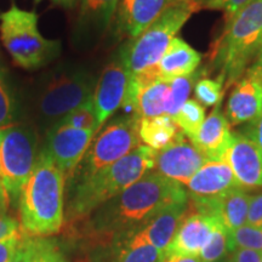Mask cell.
I'll use <instances>...</instances> for the list:
<instances>
[{
    "label": "cell",
    "mask_w": 262,
    "mask_h": 262,
    "mask_svg": "<svg viewBox=\"0 0 262 262\" xmlns=\"http://www.w3.org/2000/svg\"><path fill=\"white\" fill-rule=\"evenodd\" d=\"M182 201H188L182 185L155 171L148 172L84 220L72 225L73 233L89 239L93 245L104 243L114 235L141 227L163 209Z\"/></svg>",
    "instance_id": "1"
},
{
    "label": "cell",
    "mask_w": 262,
    "mask_h": 262,
    "mask_svg": "<svg viewBox=\"0 0 262 262\" xmlns=\"http://www.w3.org/2000/svg\"><path fill=\"white\" fill-rule=\"evenodd\" d=\"M202 62V55L181 38L175 37L157 64L159 79L170 83L180 77L193 74Z\"/></svg>",
    "instance_id": "21"
},
{
    "label": "cell",
    "mask_w": 262,
    "mask_h": 262,
    "mask_svg": "<svg viewBox=\"0 0 262 262\" xmlns=\"http://www.w3.org/2000/svg\"><path fill=\"white\" fill-rule=\"evenodd\" d=\"M163 262H164V261H163Z\"/></svg>",
    "instance_id": "48"
},
{
    "label": "cell",
    "mask_w": 262,
    "mask_h": 262,
    "mask_svg": "<svg viewBox=\"0 0 262 262\" xmlns=\"http://www.w3.org/2000/svg\"><path fill=\"white\" fill-rule=\"evenodd\" d=\"M0 38L15 63L27 71L44 67L61 51L60 41L42 37L38 15L16 5L0 15Z\"/></svg>",
    "instance_id": "7"
},
{
    "label": "cell",
    "mask_w": 262,
    "mask_h": 262,
    "mask_svg": "<svg viewBox=\"0 0 262 262\" xmlns=\"http://www.w3.org/2000/svg\"><path fill=\"white\" fill-rule=\"evenodd\" d=\"M262 45V0H251L232 17L226 18L221 38L215 45L212 64L226 86L241 79L256 58Z\"/></svg>",
    "instance_id": "4"
},
{
    "label": "cell",
    "mask_w": 262,
    "mask_h": 262,
    "mask_svg": "<svg viewBox=\"0 0 262 262\" xmlns=\"http://www.w3.org/2000/svg\"><path fill=\"white\" fill-rule=\"evenodd\" d=\"M10 208V201L8 193H6L4 180H3V170H2V163H0V216L8 215Z\"/></svg>",
    "instance_id": "39"
},
{
    "label": "cell",
    "mask_w": 262,
    "mask_h": 262,
    "mask_svg": "<svg viewBox=\"0 0 262 262\" xmlns=\"http://www.w3.org/2000/svg\"><path fill=\"white\" fill-rule=\"evenodd\" d=\"M206 162L209 160L191 141L185 139V134L182 133L172 145L162 150H156L153 171L180 185H186Z\"/></svg>",
    "instance_id": "12"
},
{
    "label": "cell",
    "mask_w": 262,
    "mask_h": 262,
    "mask_svg": "<svg viewBox=\"0 0 262 262\" xmlns=\"http://www.w3.org/2000/svg\"><path fill=\"white\" fill-rule=\"evenodd\" d=\"M131 74L118 56L106 66L95 88L93 102L96 111L98 124H103L111 116L123 107L129 90Z\"/></svg>",
    "instance_id": "11"
},
{
    "label": "cell",
    "mask_w": 262,
    "mask_h": 262,
    "mask_svg": "<svg viewBox=\"0 0 262 262\" xmlns=\"http://www.w3.org/2000/svg\"><path fill=\"white\" fill-rule=\"evenodd\" d=\"M96 133L93 130H80L57 123L47 131L45 149L58 168L63 172L66 181L83 159Z\"/></svg>",
    "instance_id": "10"
},
{
    "label": "cell",
    "mask_w": 262,
    "mask_h": 262,
    "mask_svg": "<svg viewBox=\"0 0 262 262\" xmlns=\"http://www.w3.org/2000/svg\"><path fill=\"white\" fill-rule=\"evenodd\" d=\"M186 187L188 198L210 199L241 186L228 164L209 160L189 179Z\"/></svg>",
    "instance_id": "18"
},
{
    "label": "cell",
    "mask_w": 262,
    "mask_h": 262,
    "mask_svg": "<svg viewBox=\"0 0 262 262\" xmlns=\"http://www.w3.org/2000/svg\"><path fill=\"white\" fill-rule=\"evenodd\" d=\"M96 79L86 68L64 66L50 73L35 98L39 123L50 129L78 107L93 100Z\"/></svg>",
    "instance_id": "6"
},
{
    "label": "cell",
    "mask_w": 262,
    "mask_h": 262,
    "mask_svg": "<svg viewBox=\"0 0 262 262\" xmlns=\"http://www.w3.org/2000/svg\"><path fill=\"white\" fill-rule=\"evenodd\" d=\"M179 129L191 141L205 120V107L196 100H188L172 118Z\"/></svg>",
    "instance_id": "25"
},
{
    "label": "cell",
    "mask_w": 262,
    "mask_h": 262,
    "mask_svg": "<svg viewBox=\"0 0 262 262\" xmlns=\"http://www.w3.org/2000/svg\"><path fill=\"white\" fill-rule=\"evenodd\" d=\"M18 118V101L11 85L0 70V127L12 125Z\"/></svg>",
    "instance_id": "28"
},
{
    "label": "cell",
    "mask_w": 262,
    "mask_h": 262,
    "mask_svg": "<svg viewBox=\"0 0 262 262\" xmlns=\"http://www.w3.org/2000/svg\"><path fill=\"white\" fill-rule=\"evenodd\" d=\"M44 242V238L28 237L21 233V239L9 262H35Z\"/></svg>",
    "instance_id": "31"
},
{
    "label": "cell",
    "mask_w": 262,
    "mask_h": 262,
    "mask_svg": "<svg viewBox=\"0 0 262 262\" xmlns=\"http://www.w3.org/2000/svg\"><path fill=\"white\" fill-rule=\"evenodd\" d=\"M194 2L199 10H217V11L225 12L226 18H228L237 14L239 10L248 5L251 0H194Z\"/></svg>",
    "instance_id": "33"
},
{
    "label": "cell",
    "mask_w": 262,
    "mask_h": 262,
    "mask_svg": "<svg viewBox=\"0 0 262 262\" xmlns=\"http://www.w3.org/2000/svg\"><path fill=\"white\" fill-rule=\"evenodd\" d=\"M247 224L255 227H262V192L251 195Z\"/></svg>",
    "instance_id": "34"
},
{
    "label": "cell",
    "mask_w": 262,
    "mask_h": 262,
    "mask_svg": "<svg viewBox=\"0 0 262 262\" xmlns=\"http://www.w3.org/2000/svg\"><path fill=\"white\" fill-rule=\"evenodd\" d=\"M52 2H54L55 4L64 6V8H73L75 4L79 3V0H52Z\"/></svg>",
    "instance_id": "41"
},
{
    "label": "cell",
    "mask_w": 262,
    "mask_h": 262,
    "mask_svg": "<svg viewBox=\"0 0 262 262\" xmlns=\"http://www.w3.org/2000/svg\"><path fill=\"white\" fill-rule=\"evenodd\" d=\"M21 234V227L17 219L10 215L0 216V242Z\"/></svg>",
    "instance_id": "35"
},
{
    "label": "cell",
    "mask_w": 262,
    "mask_h": 262,
    "mask_svg": "<svg viewBox=\"0 0 262 262\" xmlns=\"http://www.w3.org/2000/svg\"><path fill=\"white\" fill-rule=\"evenodd\" d=\"M228 255V232L219 219L214 231H212L208 243L203 248L199 257L203 262H214L224 260Z\"/></svg>",
    "instance_id": "26"
},
{
    "label": "cell",
    "mask_w": 262,
    "mask_h": 262,
    "mask_svg": "<svg viewBox=\"0 0 262 262\" xmlns=\"http://www.w3.org/2000/svg\"><path fill=\"white\" fill-rule=\"evenodd\" d=\"M250 68H253L254 71H256L258 74L261 75V78H262V63L261 64H255V63H253L250 66Z\"/></svg>",
    "instance_id": "43"
},
{
    "label": "cell",
    "mask_w": 262,
    "mask_h": 262,
    "mask_svg": "<svg viewBox=\"0 0 262 262\" xmlns=\"http://www.w3.org/2000/svg\"><path fill=\"white\" fill-rule=\"evenodd\" d=\"M164 258L165 253L125 233L93 245L89 253V262H163Z\"/></svg>",
    "instance_id": "16"
},
{
    "label": "cell",
    "mask_w": 262,
    "mask_h": 262,
    "mask_svg": "<svg viewBox=\"0 0 262 262\" xmlns=\"http://www.w3.org/2000/svg\"><path fill=\"white\" fill-rule=\"evenodd\" d=\"M254 63H255V64H261V63H262V45H261L260 50H258V52H257L256 58H255Z\"/></svg>",
    "instance_id": "42"
},
{
    "label": "cell",
    "mask_w": 262,
    "mask_h": 262,
    "mask_svg": "<svg viewBox=\"0 0 262 262\" xmlns=\"http://www.w3.org/2000/svg\"><path fill=\"white\" fill-rule=\"evenodd\" d=\"M203 74L205 75V70L194 72L193 74L176 78L170 81L168 102H166V116L173 118L178 114L183 104L188 101L192 88L194 86L196 81L202 79Z\"/></svg>",
    "instance_id": "24"
},
{
    "label": "cell",
    "mask_w": 262,
    "mask_h": 262,
    "mask_svg": "<svg viewBox=\"0 0 262 262\" xmlns=\"http://www.w3.org/2000/svg\"><path fill=\"white\" fill-rule=\"evenodd\" d=\"M64 195L63 172L41 148L19 198L21 233L39 238L60 233L64 226Z\"/></svg>",
    "instance_id": "2"
},
{
    "label": "cell",
    "mask_w": 262,
    "mask_h": 262,
    "mask_svg": "<svg viewBox=\"0 0 262 262\" xmlns=\"http://www.w3.org/2000/svg\"><path fill=\"white\" fill-rule=\"evenodd\" d=\"M156 150L141 145L93 178L66 189L64 224L75 225L155 169Z\"/></svg>",
    "instance_id": "3"
},
{
    "label": "cell",
    "mask_w": 262,
    "mask_h": 262,
    "mask_svg": "<svg viewBox=\"0 0 262 262\" xmlns=\"http://www.w3.org/2000/svg\"><path fill=\"white\" fill-rule=\"evenodd\" d=\"M217 220L219 217L206 216L199 212L188 214L181 222L171 243L165 250V256H199L203 248L208 243Z\"/></svg>",
    "instance_id": "17"
},
{
    "label": "cell",
    "mask_w": 262,
    "mask_h": 262,
    "mask_svg": "<svg viewBox=\"0 0 262 262\" xmlns=\"http://www.w3.org/2000/svg\"><path fill=\"white\" fill-rule=\"evenodd\" d=\"M182 131L171 117L163 116L141 118L139 123V136L141 142L155 150H162L172 145Z\"/></svg>",
    "instance_id": "22"
},
{
    "label": "cell",
    "mask_w": 262,
    "mask_h": 262,
    "mask_svg": "<svg viewBox=\"0 0 262 262\" xmlns=\"http://www.w3.org/2000/svg\"><path fill=\"white\" fill-rule=\"evenodd\" d=\"M35 262H71L67 249L56 237H47Z\"/></svg>",
    "instance_id": "32"
},
{
    "label": "cell",
    "mask_w": 262,
    "mask_h": 262,
    "mask_svg": "<svg viewBox=\"0 0 262 262\" xmlns=\"http://www.w3.org/2000/svg\"><path fill=\"white\" fill-rule=\"evenodd\" d=\"M188 201L173 203L168 208L163 209L159 214H157L147 224L139 228L133 229V231L124 232V233L133 239H136V241L152 245L162 253H165L176 231H178L181 222L185 220L186 216L188 215Z\"/></svg>",
    "instance_id": "15"
},
{
    "label": "cell",
    "mask_w": 262,
    "mask_h": 262,
    "mask_svg": "<svg viewBox=\"0 0 262 262\" xmlns=\"http://www.w3.org/2000/svg\"><path fill=\"white\" fill-rule=\"evenodd\" d=\"M224 85L225 80L219 75L216 79L202 78L194 85V95L196 101L205 107L220 106L225 94Z\"/></svg>",
    "instance_id": "29"
},
{
    "label": "cell",
    "mask_w": 262,
    "mask_h": 262,
    "mask_svg": "<svg viewBox=\"0 0 262 262\" xmlns=\"http://www.w3.org/2000/svg\"><path fill=\"white\" fill-rule=\"evenodd\" d=\"M164 262H203L199 256H185V255H170L165 256Z\"/></svg>",
    "instance_id": "40"
},
{
    "label": "cell",
    "mask_w": 262,
    "mask_h": 262,
    "mask_svg": "<svg viewBox=\"0 0 262 262\" xmlns=\"http://www.w3.org/2000/svg\"><path fill=\"white\" fill-rule=\"evenodd\" d=\"M21 234L0 242V262H9L19 243Z\"/></svg>",
    "instance_id": "37"
},
{
    "label": "cell",
    "mask_w": 262,
    "mask_h": 262,
    "mask_svg": "<svg viewBox=\"0 0 262 262\" xmlns=\"http://www.w3.org/2000/svg\"><path fill=\"white\" fill-rule=\"evenodd\" d=\"M173 0H119L117 26L120 33L134 39L149 27Z\"/></svg>",
    "instance_id": "19"
},
{
    "label": "cell",
    "mask_w": 262,
    "mask_h": 262,
    "mask_svg": "<svg viewBox=\"0 0 262 262\" xmlns=\"http://www.w3.org/2000/svg\"><path fill=\"white\" fill-rule=\"evenodd\" d=\"M232 137L233 133H231L227 118L222 114L220 106H216L209 117L205 118L202 127L191 142L208 160L221 162L231 145Z\"/></svg>",
    "instance_id": "20"
},
{
    "label": "cell",
    "mask_w": 262,
    "mask_h": 262,
    "mask_svg": "<svg viewBox=\"0 0 262 262\" xmlns=\"http://www.w3.org/2000/svg\"><path fill=\"white\" fill-rule=\"evenodd\" d=\"M79 28L86 33H100L112 22L119 0H79Z\"/></svg>",
    "instance_id": "23"
},
{
    "label": "cell",
    "mask_w": 262,
    "mask_h": 262,
    "mask_svg": "<svg viewBox=\"0 0 262 262\" xmlns=\"http://www.w3.org/2000/svg\"><path fill=\"white\" fill-rule=\"evenodd\" d=\"M39 156L38 136L31 126L0 127V163L10 206L17 209L22 189Z\"/></svg>",
    "instance_id": "9"
},
{
    "label": "cell",
    "mask_w": 262,
    "mask_h": 262,
    "mask_svg": "<svg viewBox=\"0 0 262 262\" xmlns=\"http://www.w3.org/2000/svg\"><path fill=\"white\" fill-rule=\"evenodd\" d=\"M262 113V78L261 75L249 67L235 83L233 91L229 95L226 106V118L229 125L237 126L241 124L254 122Z\"/></svg>",
    "instance_id": "14"
},
{
    "label": "cell",
    "mask_w": 262,
    "mask_h": 262,
    "mask_svg": "<svg viewBox=\"0 0 262 262\" xmlns=\"http://www.w3.org/2000/svg\"><path fill=\"white\" fill-rule=\"evenodd\" d=\"M261 262H262V258H261Z\"/></svg>",
    "instance_id": "46"
},
{
    "label": "cell",
    "mask_w": 262,
    "mask_h": 262,
    "mask_svg": "<svg viewBox=\"0 0 262 262\" xmlns=\"http://www.w3.org/2000/svg\"><path fill=\"white\" fill-rule=\"evenodd\" d=\"M225 261V258H224V260H219V261H214V262H224Z\"/></svg>",
    "instance_id": "45"
},
{
    "label": "cell",
    "mask_w": 262,
    "mask_h": 262,
    "mask_svg": "<svg viewBox=\"0 0 262 262\" xmlns=\"http://www.w3.org/2000/svg\"><path fill=\"white\" fill-rule=\"evenodd\" d=\"M221 162L228 164L242 188L262 187V150L243 133L233 134Z\"/></svg>",
    "instance_id": "13"
},
{
    "label": "cell",
    "mask_w": 262,
    "mask_h": 262,
    "mask_svg": "<svg viewBox=\"0 0 262 262\" xmlns=\"http://www.w3.org/2000/svg\"><path fill=\"white\" fill-rule=\"evenodd\" d=\"M58 123L66 124V125L75 127V129L93 130L96 134L101 130L93 100L88 101L83 106L78 107L77 110H74L68 116H66Z\"/></svg>",
    "instance_id": "30"
},
{
    "label": "cell",
    "mask_w": 262,
    "mask_h": 262,
    "mask_svg": "<svg viewBox=\"0 0 262 262\" xmlns=\"http://www.w3.org/2000/svg\"><path fill=\"white\" fill-rule=\"evenodd\" d=\"M139 123L137 116L125 114L114 118L98 131L83 159L66 181V189L93 178L141 146Z\"/></svg>",
    "instance_id": "8"
},
{
    "label": "cell",
    "mask_w": 262,
    "mask_h": 262,
    "mask_svg": "<svg viewBox=\"0 0 262 262\" xmlns=\"http://www.w3.org/2000/svg\"><path fill=\"white\" fill-rule=\"evenodd\" d=\"M234 262H261L262 253L250 249H235L231 253Z\"/></svg>",
    "instance_id": "38"
},
{
    "label": "cell",
    "mask_w": 262,
    "mask_h": 262,
    "mask_svg": "<svg viewBox=\"0 0 262 262\" xmlns=\"http://www.w3.org/2000/svg\"><path fill=\"white\" fill-rule=\"evenodd\" d=\"M198 10L194 0H175L139 37L129 39L119 54L129 73L137 75L156 67L175 35Z\"/></svg>",
    "instance_id": "5"
},
{
    "label": "cell",
    "mask_w": 262,
    "mask_h": 262,
    "mask_svg": "<svg viewBox=\"0 0 262 262\" xmlns=\"http://www.w3.org/2000/svg\"><path fill=\"white\" fill-rule=\"evenodd\" d=\"M173 2H175V0H173Z\"/></svg>",
    "instance_id": "47"
},
{
    "label": "cell",
    "mask_w": 262,
    "mask_h": 262,
    "mask_svg": "<svg viewBox=\"0 0 262 262\" xmlns=\"http://www.w3.org/2000/svg\"><path fill=\"white\" fill-rule=\"evenodd\" d=\"M224 262H234V261H233V257H232V255L229 254L228 256L225 258V261H224Z\"/></svg>",
    "instance_id": "44"
},
{
    "label": "cell",
    "mask_w": 262,
    "mask_h": 262,
    "mask_svg": "<svg viewBox=\"0 0 262 262\" xmlns=\"http://www.w3.org/2000/svg\"><path fill=\"white\" fill-rule=\"evenodd\" d=\"M244 135L254 141L262 150V113L258 116L254 122L249 123L247 129L243 131Z\"/></svg>",
    "instance_id": "36"
},
{
    "label": "cell",
    "mask_w": 262,
    "mask_h": 262,
    "mask_svg": "<svg viewBox=\"0 0 262 262\" xmlns=\"http://www.w3.org/2000/svg\"><path fill=\"white\" fill-rule=\"evenodd\" d=\"M235 249H250L262 253V227L244 225L234 231L228 232V251Z\"/></svg>",
    "instance_id": "27"
}]
</instances>
